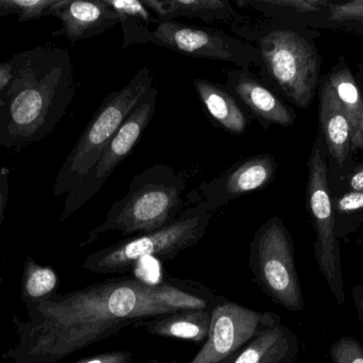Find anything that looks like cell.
Segmentation results:
<instances>
[{"mask_svg": "<svg viewBox=\"0 0 363 363\" xmlns=\"http://www.w3.org/2000/svg\"><path fill=\"white\" fill-rule=\"evenodd\" d=\"M134 354L127 351H113L83 358L72 363H131Z\"/></svg>", "mask_w": 363, "mask_h": 363, "instance_id": "obj_29", "label": "cell"}, {"mask_svg": "<svg viewBox=\"0 0 363 363\" xmlns=\"http://www.w3.org/2000/svg\"><path fill=\"white\" fill-rule=\"evenodd\" d=\"M328 29L352 32L363 38V0L330 2Z\"/></svg>", "mask_w": 363, "mask_h": 363, "instance_id": "obj_25", "label": "cell"}, {"mask_svg": "<svg viewBox=\"0 0 363 363\" xmlns=\"http://www.w3.org/2000/svg\"><path fill=\"white\" fill-rule=\"evenodd\" d=\"M23 305L40 304L59 294L60 277L50 266H40L28 256L21 283Z\"/></svg>", "mask_w": 363, "mask_h": 363, "instance_id": "obj_23", "label": "cell"}, {"mask_svg": "<svg viewBox=\"0 0 363 363\" xmlns=\"http://www.w3.org/2000/svg\"><path fill=\"white\" fill-rule=\"evenodd\" d=\"M237 38L253 45L260 57L262 81L298 108H308L321 82L322 59L315 45L319 30L277 21L232 26Z\"/></svg>", "mask_w": 363, "mask_h": 363, "instance_id": "obj_3", "label": "cell"}, {"mask_svg": "<svg viewBox=\"0 0 363 363\" xmlns=\"http://www.w3.org/2000/svg\"><path fill=\"white\" fill-rule=\"evenodd\" d=\"M194 85L211 121L234 136H243L245 134L247 117L236 98L224 85L201 78L194 79Z\"/></svg>", "mask_w": 363, "mask_h": 363, "instance_id": "obj_19", "label": "cell"}, {"mask_svg": "<svg viewBox=\"0 0 363 363\" xmlns=\"http://www.w3.org/2000/svg\"><path fill=\"white\" fill-rule=\"evenodd\" d=\"M328 151L321 134H318L308 160L306 206L313 221L317 240L315 253L320 271L325 277L339 304L345 302L340 244L335 234L332 195L328 181Z\"/></svg>", "mask_w": 363, "mask_h": 363, "instance_id": "obj_8", "label": "cell"}, {"mask_svg": "<svg viewBox=\"0 0 363 363\" xmlns=\"http://www.w3.org/2000/svg\"><path fill=\"white\" fill-rule=\"evenodd\" d=\"M334 363H363V347L352 338L337 341L330 350Z\"/></svg>", "mask_w": 363, "mask_h": 363, "instance_id": "obj_28", "label": "cell"}, {"mask_svg": "<svg viewBox=\"0 0 363 363\" xmlns=\"http://www.w3.org/2000/svg\"><path fill=\"white\" fill-rule=\"evenodd\" d=\"M151 85L152 72L150 68L143 67L125 87L104 98L57 172L53 185L55 196L67 194L97 163L108 143Z\"/></svg>", "mask_w": 363, "mask_h": 363, "instance_id": "obj_6", "label": "cell"}, {"mask_svg": "<svg viewBox=\"0 0 363 363\" xmlns=\"http://www.w3.org/2000/svg\"><path fill=\"white\" fill-rule=\"evenodd\" d=\"M59 0H0V17L15 14L19 21L52 17Z\"/></svg>", "mask_w": 363, "mask_h": 363, "instance_id": "obj_26", "label": "cell"}, {"mask_svg": "<svg viewBox=\"0 0 363 363\" xmlns=\"http://www.w3.org/2000/svg\"><path fill=\"white\" fill-rule=\"evenodd\" d=\"M211 309H190L160 315L143 322L140 327H144L152 336L199 343L206 340L211 322Z\"/></svg>", "mask_w": 363, "mask_h": 363, "instance_id": "obj_20", "label": "cell"}, {"mask_svg": "<svg viewBox=\"0 0 363 363\" xmlns=\"http://www.w3.org/2000/svg\"><path fill=\"white\" fill-rule=\"evenodd\" d=\"M151 44L188 57L230 62L240 70L260 66L259 53L253 45L213 28L159 21L153 30Z\"/></svg>", "mask_w": 363, "mask_h": 363, "instance_id": "obj_10", "label": "cell"}, {"mask_svg": "<svg viewBox=\"0 0 363 363\" xmlns=\"http://www.w3.org/2000/svg\"><path fill=\"white\" fill-rule=\"evenodd\" d=\"M249 266L254 283L275 304L289 311L304 308L291 234L279 217H270L256 230L250 243Z\"/></svg>", "mask_w": 363, "mask_h": 363, "instance_id": "obj_7", "label": "cell"}, {"mask_svg": "<svg viewBox=\"0 0 363 363\" xmlns=\"http://www.w3.org/2000/svg\"><path fill=\"white\" fill-rule=\"evenodd\" d=\"M13 76H14V68L11 59L0 62V96L10 85Z\"/></svg>", "mask_w": 363, "mask_h": 363, "instance_id": "obj_31", "label": "cell"}, {"mask_svg": "<svg viewBox=\"0 0 363 363\" xmlns=\"http://www.w3.org/2000/svg\"><path fill=\"white\" fill-rule=\"evenodd\" d=\"M277 170V162L271 153H260L237 162L213 180L201 183L196 191L201 204L211 213L225 207L232 200L268 187Z\"/></svg>", "mask_w": 363, "mask_h": 363, "instance_id": "obj_12", "label": "cell"}, {"mask_svg": "<svg viewBox=\"0 0 363 363\" xmlns=\"http://www.w3.org/2000/svg\"><path fill=\"white\" fill-rule=\"evenodd\" d=\"M224 87L264 129L272 125L291 127L296 124L294 111L251 70H230Z\"/></svg>", "mask_w": 363, "mask_h": 363, "instance_id": "obj_13", "label": "cell"}, {"mask_svg": "<svg viewBox=\"0 0 363 363\" xmlns=\"http://www.w3.org/2000/svg\"><path fill=\"white\" fill-rule=\"evenodd\" d=\"M211 215L198 202L182 211L177 220L161 229L123 239L91 254L83 266L95 274H123L144 258L174 259L204 238Z\"/></svg>", "mask_w": 363, "mask_h": 363, "instance_id": "obj_5", "label": "cell"}, {"mask_svg": "<svg viewBox=\"0 0 363 363\" xmlns=\"http://www.w3.org/2000/svg\"><path fill=\"white\" fill-rule=\"evenodd\" d=\"M118 17L123 30V48L151 44L153 14L143 0H106Z\"/></svg>", "mask_w": 363, "mask_h": 363, "instance_id": "obj_22", "label": "cell"}, {"mask_svg": "<svg viewBox=\"0 0 363 363\" xmlns=\"http://www.w3.org/2000/svg\"><path fill=\"white\" fill-rule=\"evenodd\" d=\"M354 300H355L356 306L359 311V317L363 323V288L356 287L353 289Z\"/></svg>", "mask_w": 363, "mask_h": 363, "instance_id": "obj_32", "label": "cell"}, {"mask_svg": "<svg viewBox=\"0 0 363 363\" xmlns=\"http://www.w3.org/2000/svg\"><path fill=\"white\" fill-rule=\"evenodd\" d=\"M233 358L234 357L228 358V359L224 360V362L220 363H232Z\"/></svg>", "mask_w": 363, "mask_h": 363, "instance_id": "obj_35", "label": "cell"}, {"mask_svg": "<svg viewBox=\"0 0 363 363\" xmlns=\"http://www.w3.org/2000/svg\"><path fill=\"white\" fill-rule=\"evenodd\" d=\"M279 324L277 313L254 310L220 296L211 309L206 342L189 363H220L234 357L260 332Z\"/></svg>", "mask_w": 363, "mask_h": 363, "instance_id": "obj_11", "label": "cell"}, {"mask_svg": "<svg viewBox=\"0 0 363 363\" xmlns=\"http://www.w3.org/2000/svg\"><path fill=\"white\" fill-rule=\"evenodd\" d=\"M52 17L61 21V29L52 36H65L72 43L99 36L119 23L118 17L106 0H59Z\"/></svg>", "mask_w": 363, "mask_h": 363, "instance_id": "obj_15", "label": "cell"}, {"mask_svg": "<svg viewBox=\"0 0 363 363\" xmlns=\"http://www.w3.org/2000/svg\"><path fill=\"white\" fill-rule=\"evenodd\" d=\"M296 352V338L279 324L260 332L234 356L232 363H288Z\"/></svg>", "mask_w": 363, "mask_h": 363, "instance_id": "obj_21", "label": "cell"}, {"mask_svg": "<svg viewBox=\"0 0 363 363\" xmlns=\"http://www.w3.org/2000/svg\"><path fill=\"white\" fill-rule=\"evenodd\" d=\"M14 76L0 96V147L19 151L52 134L76 96L67 49L38 45L10 58Z\"/></svg>", "mask_w": 363, "mask_h": 363, "instance_id": "obj_2", "label": "cell"}, {"mask_svg": "<svg viewBox=\"0 0 363 363\" xmlns=\"http://www.w3.org/2000/svg\"><path fill=\"white\" fill-rule=\"evenodd\" d=\"M159 21H174L180 17L201 21L243 23V16L228 0H143Z\"/></svg>", "mask_w": 363, "mask_h": 363, "instance_id": "obj_17", "label": "cell"}, {"mask_svg": "<svg viewBox=\"0 0 363 363\" xmlns=\"http://www.w3.org/2000/svg\"><path fill=\"white\" fill-rule=\"evenodd\" d=\"M328 181L330 194L342 193V192H362L363 193V163L354 166L345 174H339L328 168Z\"/></svg>", "mask_w": 363, "mask_h": 363, "instance_id": "obj_27", "label": "cell"}, {"mask_svg": "<svg viewBox=\"0 0 363 363\" xmlns=\"http://www.w3.org/2000/svg\"><path fill=\"white\" fill-rule=\"evenodd\" d=\"M148 363H178L177 360H159V359H153Z\"/></svg>", "mask_w": 363, "mask_h": 363, "instance_id": "obj_33", "label": "cell"}, {"mask_svg": "<svg viewBox=\"0 0 363 363\" xmlns=\"http://www.w3.org/2000/svg\"><path fill=\"white\" fill-rule=\"evenodd\" d=\"M219 298L200 283L179 278L157 283L108 279L26 305L27 320L13 315L16 345L1 358L13 363H57L153 318L213 308Z\"/></svg>", "mask_w": 363, "mask_h": 363, "instance_id": "obj_1", "label": "cell"}, {"mask_svg": "<svg viewBox=\"0 0 363 363\" xmlns=\"http://www.w3.org/2000/svg\"><path fill=\"white\" fill-rule=\"evenodd\" d=\"M332 195L336 238L345 239L363 224L362 192H342Z\"/></svg>", "mask_w": 363, "mask_h": 363, "instance_id": "obj_24", "label": "cell"}, {"mask_svg": "<svg viewBox=\"0 0 363 363\" xmlns=\"http://www.w3.org/2000/svg\"><path fill=\"white\" fill-rule=\"evenodd\" d=\"M9 191H10V170L6 166H0V227L4 223V215H6Z\"/></svg>", "mask_w": 363, "mask_h": 363, "instance_id": "obj_30", "label": "cell"}, {"mask_svg": "<svg viewBox=\"0 0 363 363\" xmlns=\"http://www.w3.org/2000/svg\"><path fill=\"white\" fill-rule=\"evenodd\" d=\"M330 2L328 0H237L236 4L250 8L269 21L301 29H328Z\"/></svg>", "mask_w": 363, "mask_h": 363, "instance_id": "obj_16", "label": "cell"}, {"mask_svg": "<svg viewBox=\"0 0 363 363\" xmlns=\"http://www.w3.org/2000/svg\"><path fill=\"white\" fill-rule=\"evenodd\" d=\"M157 104V90L155 85H151L108 143L97 163L68 192L60 221H66L101 190L142 138L155 115Z\"/></svg>", "mask_w": 363, "mask_h": 363, "instance_id": "obj_9", "label": "cell"}, {"mask_svg": "<svg viewBox=\"0 0 363 363\" xmlns=\"http://www.w3.org/2000/svg\"><path fill=\"white\" fill-rule=\"evenodd\" d=\"M358 77L363 82V63H358Z\"/></svg>", "mask_w": 363, "mask_h": 363, "instance_id": "obj_34", "label": "cell"}, {"mask_svg": "<svg viewBox=\"0 0 363 363\" xmlns=\"http://www.w3.org/2000/svg\"><path fill=\"white\" fill-rule=\"evenodd\" d=\"M320 134L328 151V168L345 174L355 166L352 151V130L347 114L325 78L319 91Z\"/></svg>", "mask_w": 363, "mask_h": 363, "instance_id": "obj_14", "label": "cell"}, {"mask_svg": "<svg viewBox=\"0 0 363 363\" xmlns=\"http://www.w3.org/2000/svg\"><path fill=\"white\" fill-rule=\"evenodd\" d=\"M324 78L334 90L352 130V151L363 153V93L343 55Z\"/></svg>", "mask_w": 363, "mask_h": 363, "instance_id": "obj_18", "label": "cell"}, {"mask_svg": "<svg viewBox=\"0 0 363 363\" xmlns=\"http://www.w3.org/2000/svg\"><path fill=\"white\" fill-rule=\"evenodd\" d=\"M186 187L185 177L172 166L155 164L146 168L132 178L127 194L111 206L104 221L80 247L93 244L106 232H119L128 238L169 225L183 211Z\"/></svg>", "mask_w": 363, "mask_h": 363, "instance_id": "obj_4", "label": "cell"}]
</instances>
